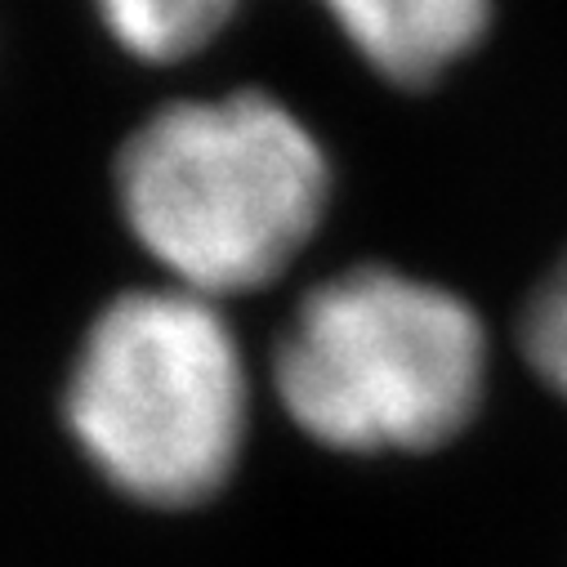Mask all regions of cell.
Masks as SVG:
<instances>
[{
    "mask_svg": "<svg viewBox=\"0 0 567 567\" xmlns=\"http://www.w3.org/2000/svg\"><path fill=\"white\" fill-rule=\"evenodd\" d=\"M331 157L268 90L171 99L112 162L125 233L171 287L228 300L287 272L331 210Z\"/></svg>",
    "mask_w": 567,
    "mask_h": 567,
    "instance_id": "obj_1",
    "label": "cell"
},
{
    "mask_svg": "<svg viewBox=\"0 0 567 567\" xmlns=\"http://www.w3.org/2000/svg\"><path fill=\"white\" fill-rule=\"evenodd\" d=\"M353 54L389 85L424 90L470 59L487 32L496 0H318Z\"/></svg>",
    "mask_w": 567,
    "mask_h": 567,
    "instance_id": "obj_4",
    "label": "cell"
},
{
    "mask_svg": "<svg viewBox=\"0 0 567 567\" xmlns=\"http://www.w3.org/2000/svg\"><path fill=\"white\" fill-rule=\"evenodd\" d=\"M518 349L532 371L567 398V250L540 272L518 313Z\"/></svg>",
    "mask_w": 567,
    "mask_h": 567,
    "instance_id": "obj_6",
    "label": "cell"
},
{
    "mask_svg": "<svg viewBox=\"0 0 567 567\" xmlns=\"http://www.w3.org/2000/svg\"><path fill=\"white\" fill-rule=\"evenodd\" d=\"M246 0H94L107 37L138 63H184L219 41Z\"/></svg>",
    "mask_w": 567,
    "mask_h": 567,
    "instance_id": "obj_5",
    "label": "cell"
},
{
    "mask_svg": "<svg viewBox=\"0 0 567 567\" xmlns=\"http://www.w3.org/2000/svg\"><path fill=\"white\" fill-rule=\"evenodd\" d=\"M277 398L336 452H430L474 420L487 389L483 318L452 287L353 264L300 296L272 353Z\"/></svg>",
    "mask_w": 567,
    "mask_h": 567,
    "instance_id": "obj_2",
    "label": "cell"
},
{
    "mask_svg": "<svg viewBox=\"0 0 567 567\" xmlns=\"http://www.w3.org/2000/svg\"><path fill=\"white\" fill-rule=\"evenodd\" d=\"M68 430L125 496L184 509L215 496L246 443L250 384L215 300L121 291L85 327L63 393Z\"/></svg>",
    "mask_w": 567,
    "mask_h": 567,
    "instance_id": "obj_3",
    "label": "cell"
}]
</instances>
